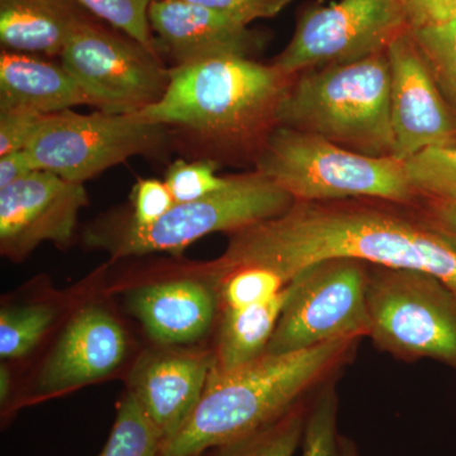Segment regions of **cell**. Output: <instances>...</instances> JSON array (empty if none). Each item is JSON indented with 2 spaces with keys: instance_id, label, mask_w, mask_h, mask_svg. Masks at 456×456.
<instances>
[{
  "instance_id": "cell-1",
  "label": "cell",
  "mask_w": 456,
  "mask_h": 456,
  "mask_svg": "<svg viewBox=\"0 0 456 456\" xmlns=\"http://www.w3.org/2000/svg\"><path fill=\"white\" fill-rule=\"evenodd\" d=\"M368 200L296 202L277 218L231 233L224 254L204 265L207 274L218 283L233 270L260 266L288 284L314 264L349 257L428 273L456 296L455 246L416 212Z\"/></svg>"
},
{
  "instance_id": "cell-2",
  "label": "cell",
  "mask_w": 456,
  "mask_h": 456,
  "mask_svg": "<svg viewBox=\"0 0 456 456\" xmlns=\"http://www.w3.org/2000/svg\"><path fill=\"white\" fill-rule=\"evenodd\" d=\"M294 77L253 57L221 56L170 69L163 99L134 116L169 131L191 160L256 161L278 127V110Z\"/></svg>"
},
{
  "instance_id": "cell-3",
  "label": "cell",
  "mask_w": 456,
  "mask_h": 456,
  "mask_svg": "<svg viewBox=\"0 0 456 456\" xmlns=\"http://www.w3.org/2000/svg\"><path fill=\"white\" fill-rule=\"evenodd\" d=\"M358 341L264 353L232 370L212 368L196 410L158 456H200L275 421L349 362Z\"/></svg>"
},
{
  "instance_id": "cell-4",
  "label": "cell",
  "mask_w": 456,
  "mask_h": 456,
  "mask_svg": "<svg viewBox=\"0 0 456 456\" xmlns=\"http://www.w3.org/2000/svg\"><path fill=\"white\" fill-rule=\"evenodd\" d=\"M278 126L318 134L359 154L393 156L387 51L296 75L279 107Z\"/></svg>"
},
{
  "instance_id": "cell-5",
  "label": "cell",
  "mask_w": 456,
  "mask_h": 456,
  "mask_svg": "<svg viewBox=\"0 0 456 456\" xmlns=\"http://www.w3.org/2000/svg\"><path fill=\"white\" fill-rule=\"evenodd\" d=\"M255 170L296 202L369 200L415 207L422 198L406 161L359 154L325 137L283 126L269 134Z\"/></svg>"
},
{
  "instance_id": "cell-6",
  "label": "cell",
  "mask_w": 456,
  "mask_h": 456,
  "mask_svg": "<svg viewBox=\"0 0 456 456\" xmlns=\"http://www.w3.org/2000/svg\"><path fill=\"white\" fill-rule=\"evenodd\" d=\"M294 203L292 196L260 171H248L228 176L224 188L202 200L176 203L150 226H139L128 216L101 222L86 232V241L110 251L117 259L179 254L211 233H233L277 218Z\"/></svg>"
},
{
  "instance_id": "cell-7",
  "label": "cell",
  "mask_w": 456,
  "mask_h": 456,
  "mask_svg": "<svg viewBox=\"0 0 456 456\" xmlns=\"http://www.w3.org/2000/svg\"><path fill=\"white\" fill-rule=\"evenodd\" d=\"M367 301L369 338L380 350L456 369V296L439 278L369 264Z\"/></svg>"
},
{
  "instance_id": "cell-8",
  "label": "cell",
  "mask_w": 456,
  "mask_h": 456,
  "mask_svg": "<svg viewBox=\"0 0 456 456\" xmlns=\"http://www.w3.org/2000/svg\"><path fill=\"white\" fill-rule=\"evenodd\" d=\"M171 145L169 131L134 114L73 110L42 119L26 152L36 170L84 183L134 156H156Z\"/></svg>"
},
{
  "instance_id": "cell-9",
  "label": "cell",
  "mask_w": 456,
  "mask_h": 456,
  "mask_svg": "<svg viewBox=\"0 0 456 456\" xmlns=\"http://www.w3.org/2000/svg\"><path fill=\"white\" fill-rule=\"evenodd\" d=\"M369 264L338 257L303 269L287 284V298L265 353L311 349L370 334Z\"/></svg>"
},
{
  "instance_id": "cell-10",
  "label": "cell",
  "mask_w": 456,
  "mask_h": 456,
  "mask_svg": "<svg viewBox=\"0 0 456 456\" xmlns=\"http://www.w3.org/2000/svg\"><path fill=\"white\" fill-rule=\"evenodd\" d=\"M60 59L101 112H142L169 88L170 69L160 55L93 16L77 26Z\"/></svg>"
},
{
  "instance_id": "cell-11",
  "label": "cell",
  "mask_w": 456,
  "mask_h": 456,
  "mask_svg": "<svg viewBox=\"0 0 456 456\" xmlns=\"http://www.w3.org/2000/svg\"><path fill=\"white\" fill-rule=\"evenodd\" d=\"M399 0H338L305 8L289 44L274 60L289 77L386 53L408 31Z\"/></svg>"
},
{
  "instance_id": "cell-12",
  "label": "cell",
  "mask_w": 456,
  "mask_h": 456,
  "mask_svg": "<svg viewBox=\"0 0 456 456\" xmlns=\"http://www.w3.org/2000/svg\"><path fill=\"white\" fill-rule=\"evenodd\" d=\"M391 69V123L402 161L428 149L456 146V112L432 77L410 29L387 50Z\"/></svg>"
},
{
  "instance_id": "cell-13",
  "label": "cell",
  "mask_w": 456,
  "mask_h": 456,
  "mask_svg": "<svg viewBox=\"0 0 456 456\" xmlns=\"http://www.w3.org/2000/svg\"><path fill=\"white\" fill-rule=\"evenodd\" d=\"M86 204L84 184L50 171H33L27 178L0 189L2 254L22 260L42 242L68 246Z\"/></svg>"
},
{
  "instance_id": "cell-14",
  "label": "cell",
  "mask_w": 456,
  "mask_h": 456,
  "mask_svg": "<svg viewBox=\"0 0 456 456\" xmlns=\"http://www.w3.org/2000/svg\"><path fill=\"white\" fill-rule=\"evenodd\" d=\"M215 355L178 349L149 351L132 369L130 392L164 443L185 425L206 388Z\"/></svg>"
},
{
  "instance_id": "cell-15",
  "label": "cell",
  "mask_w": 456,
  "mask_h": 456,
  "mask_svg": "<svg viewBox=\"0 0 456 456\" xmlns=\"http://www.w3.org/2000/svg\"><path fill=\"white\" fill-rule=\"evenodd\" d=\"M149 20L159 53L175 66L221 56L251 57L263 47V36L244 23L185 0H154Z\"/></svg>"
},
{
  "instance_id": "cell-16",
  "label": "cell",
  "mask_w": 456,
  "mask_h": 456,
  "mask_svg": "<svg viewBox=\"0 0 456 456\" xmlns=\"http://www.w3.org/2000/svg\"><path fill=\"white\" fill-rule=\"evenodd\" d=\"M127 346L116 318L102 308H84L69 322L45 362L38 388L53 395L107 377L121 365Z\"/></svg>"
},
{
  "instance_id": "cell-17",
  "label": "cell",
  "mask_w": 456,
  "mask_h": 456,
  "mask_svg": "<svg viewBox=\"0 0 456 456\" xmlns=\"http://www.w3.org/2000/svg\"><path fill=\"white\" fill-rule=\"evenodd\" d=\"M128 307L152 340L170 346L202 338L212 326L216 301L203 281L175 279L137 288Z\"/></svg>"
},
{
  "instance_id": "cell-18",
  "label": "cell",
  "mask_w": 456,
  "mask_h": 456,
  "mask_svg": "<svg viewBox=\"0 0 456 456\" xmlns=\"http://www.w3.org/2000/svg\"><path fill=\"white\" fill-rule=\"evenodd\" d=\"M79 106H90L88 95L64 66L3 49L0 112L50 116Z\"/></svg>"
},
{
  "instance_id": "cell-19",
  "label": "cell",
  "mask_w": 456,
  "mask_h": 456,
  "mask_svg": "<svg viewBox=\"0 0 456 456\" xmlns=\"http://www.w3.org/2000/svg\"><path fill=\"white\" fill-rule=\"evenodd\" d=\"M90 16L75 0H0V42L14 53L60 57Z\"/></svg>"
},
{
  "instance_id": "cell-20",
  "label": "cell",
  "mask_w": 456,
  "mask_h": 456,
  "mask_svg": "<svg viewBox=\"0 0 456 456\" xmlns=\"http://www.w3.org/2000/svg\"><path fill=\"white\" fill-rule=\"evenodd\" d=\"M285 298L287 285L272 301L239 310L224 308L213 369L232 370L263 355L274 334Z\"/></svg>"
},
{
  "instance_id": "cell-21",
  "label": "cell",
  "mask_w": 456,
  "mask_h": 456,
  "mask_svg": "<svg viewBox=\"0 0 456 456\" xmlns=\"http://www.w3.org/2000/svg\"><path fill=\"white\" fill-rule=\"evenodd\" d=\"M307 412L299 402L275 421L220 446L215 456H294L303 441Z\"/></svg>"
},
{
  "instance_id": "cell-22",
  "label": "cell",
  "mask_w": 456,
  "mask_h": 456,
  "mask_svg": "<svg viewBox=\"0 0 456 456\" xmlns=\"http://www.w3.org/2000/svg\"><path fill=\"white\" fill-rule=\"evenodd\" d=\"M163 444L161 432L128 392L119 403L112 432L101 456H158Z\"/></svg>"
},
{
  "instance_id": "cell-23",
  "label": "cell",
  "mask_w": 456,
  "mask_h": 456,
  "mask_svg": "<svg viewBox=\"0 0 456 456\" xmlns=\"http://www.w3.org/2000/svg\"><path fill=\"white\" fill-rule=\"evenodd\" d=\"M410 31L435 82L456 112V17L440 25Z\"/></svg>"
},
{
  "instance_id": "cell-24",
  "label": "cell",
  "mask_w": 456,
  "mask_h": 456,
  "mask_svg": "<svg viewBox=\"0 0 456 456\" xmlns=\"http://www.w3.org/2000/svg\"><path fill=\"white\" fill-rule=\"evenodd\" d=\"M55 311L36 305L5 308L0 314V356L20 359L28 355L53 323Z\"/></svg>"
},
{
  "instance_id": "cell-25",
  "label": "cell",
  "mask_w": 456,
  "mask_h": 456,
  "mask_svg": "<svg viewBox=\"0 0 456 456\" xmlns=\"http://www.w3.org/2000/svg\"><path fill=\"white\" fill-rule=\"evenodd\" d=\"M406 165L422 197L456 202V146L426 150L407 160Z\"/></svg>"
},
{
  "instance_id": "cell-26",
  "label": "cell",
  "mask_w": 456,
  "mask_h": 456,
  "mask_svg": "<svg viewBox=\"0 0 456 456\" xmlns=\"http://www.w3.org/2000/svg\"><path fill=\"white\" fill-rule=\"evenodd\" d=\"M93 17L110 23L112 28L130 36L150 51L160 55L149 20L154 0H75Z\"/></svg>"
},
{
  "instance_id": "cell-27",
  "label": "cell",
  "mask_w": 456,
  "mask_h": 456,
  "mask_svg": "<svg viewBox=\"0 0 456 456\" xmlns=\"http://www.w3.org/2000/svg\"><path fill=\"white\" fill-rule=\"evenodd\" d=\"M218 283L224 308L233 310L272 301L287 285L277 273L260 266L233 270Z\"/></svg>"
},
{
  "instance_id": "cell-28",
  "label": "cell",
  "mask_w": 456,
  "mask_h": 456,
  "mask_svg": "<svg viewBox=\"0 0 456 456\" xmlns=\"http://www.w3.org/2000/svg\"><path fill=\"white\" fill-rule=\"evenodd\" d=\"M338 398L326 387L308 408L303 434V456H340L338 432Z\"/></svg>"
},
{
  "instance_id": "cell-29",
  "label": "cell",
  "mask_w": 456,
  "mask_h": 456,
  "mask_svg": "<svg viewBox=\"0 0 456 456\" xmlns=\"http://www.w3.org/2000/svg\"><path fill=\"white\" fill-rule=\"evenodd\" d=\"M217 164L208 160L174 161L167 167L165 183L176 203L194 202L220 191L227 184L228 176L216 175Z\"/></svg>"
},
{
  "instance_id": "cell-30",
  "label": "cell",
  "mask_w": 456,
  "mask_h": 456,
  "mask_svg": "<svg viewBox=\"0 0 456 456\" xmlns=\"http://www.w3.org/2000/svg\"><path fill=\"white\" fill-rule=\"evenodd\" d=\"M134 212L128 215L139 226H150L175 206L167 183L158 179H140L134 189Z\"/></svg>"
},
{
  "instance_id": "cell-31",
  "label": "cell",
  "mask_w": 456,
  "mask_h": 456,
  "mask_svg": "<svg viewBox=\"0 0 456 456\" xmlns=\"http://www.w3.org/2000/svg\"><path fill=\"white\" fill-rule=\"evenodd\" d=\"M250 26L254 20L278 16L292 0H185Z\"/></svg>"
},
{
  "instance_id": "cell-32",
  "label": "cell",
  "mask_w": 456,
  "mask_h": 456,
  "mask_svg": "<svg viewBox=\"0 0 456 456\" xmlns=\"http://www.w3.org/2000/svg\"><path fill=\"white\" fill-rule=\"evenodd\" d=\"M44 117L27 112H0V156L26 150Z\"/></svg>"
},
{
  "instance_id": "cell-33",
  "label": "cell",
  "mask_w": 456,
  "mask_h": 456,
  "mask_svg": "<svg viewBox=\"0 0 456 456\" xmlns=\"http://www.w3.org/2000/svg\"><path fill=\"white\" fill-rule=\"evenodd\" d=\"M410 29L440 25L456 17V0H399Z\"/></svg>"
},
{
  "instance_id": "cell-34",
  "label": "cell",
  "mask_w": 456,
  "mask_h": 456,
  "mask_svg": "<svg viewBox=\"0 0 456 456\" xmlns=\"http://www.w3.org/2000/svg\"><path fill=\"white\" fill-rule=\"evenodd\" d=\"M421 217L440 236L456 248V202L422 197L417 206L412 207Z\"/></svg>"
},
{
  "instance_id": "cell-35",
  "label": "cell",
  "mask_w": 456,
  "mask_h": 456,
  "mask_svg": "<svg viewBox=\"0 0 456 456\" xmlns=\"http://www.w3.org/2000/svg\"><path fill=\"white\" fill-rule=\"evenodd\" d=\"M33 171L36 169L26 150L0 156V189L27 178Z\"/></svg>"
},
{
  "instance_id": "cell-36",
  "label": "cell",
  "mask_w": 456,
  "mask_h": 456,
  "mask_svg": "<svg viewBox=\"0 0 456 456\" xmlns=\"http://www.w3.org/2000/svg\"><path fill=\"white\" fill-rule=\"evenodd\" d=\"M9 392H11V375L7 368H0V398H2V403H4L9 397Z\"/></svg>"
},
{
  "instance_id": "cell-37",
  "label": "cell",
  "mask_w": 456,
  "mask_h": 456,
  "mask_svg": "<svg viewBox=\"0 0 456 456\" xmlns=\"http://www.w3.org/2000/svg\"><path fill=\"white\" fill-rule=\"evenodd\" d=\"M338 449H340V456H360L355 443L346 436H341L338 439Z\"/></svg>"
}]
</instances>
